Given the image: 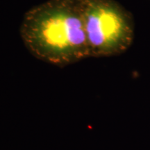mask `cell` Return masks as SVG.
<instances>
[{"instance_id":"7a4b0ae2","label":"cell","mask_w":150,"mask_h":150,"mask_svg":"<svg viewBox=\"0 0 150 150\" xmlns=\"http://www.w3.org/2000/svg\"><path fill=\"white\" fill-rule=\"evenodd\" d=\"M90 57L126 52L134 36L133 18L115 0H81Z\"/></svg>"},{"instance_id":"6da1fadb","label":"cell","mask_w":150,"mask_h":150,"mask_svg":"<svg viewBox=\"0 0 150 150\" xmlns=\"http://www.w3.org/2000/svg\"><path fill=\"white\" fill-rule=\"evenodd\" d=\"M36 59L65 67L89 58L81 0H47L25 13L20 28Z\"/></svg>"}]
</instances>
